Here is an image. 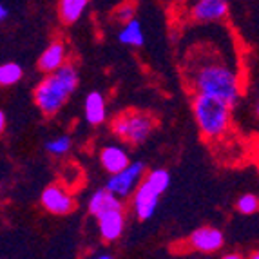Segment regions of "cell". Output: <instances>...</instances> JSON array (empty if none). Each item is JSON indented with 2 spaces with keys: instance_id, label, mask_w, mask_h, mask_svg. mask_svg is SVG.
Returning <instances> with one entry per match:
<instances>
[{
  "instance_id": "cell-10",
  "label": "cell",
  "mask_w": 259,
  "mask_h": 259,
  "mask_svg": "<svg viewBox=\"0 0 259 259\" xmlns=\"http://www.w3.org/2000/svg\"><path fill=\"white\" fill-rule=\"evenodd\" d=\"M96 221H98L100 238L105 243H112L120 239L123 230H125V212H123V208L104 212L96 218Z\"/></svg>"
},
{
  "instance_id": "cell-28",
  "label": "cell",
  "mask_w": 259,
  "mask_h": 259,
  "mask_svg": "<svg viewBox=\"0 0 259 259\" xmlns=\"http://www.w3.org/2000/svg\"><path fill=\"white\" fill-rule=\"evenodd\" d=\"M255 165H257V170H259V154H257V158H255Z\"/></svg>"
},
{
  "instance_id": "cell-12",
  "label": "cell",
  "mask_w": 259,
  "mask_h": 259,
  "mask_svg": "<svg viewBox=\"0 0 259 259\" xmlns=\"http://www.w3.org/2000/svg\"><path fill=\"white\" fill-rule=\"evenodd\" d=\"M100 163L109 174H118L131 165V158L127 151L120 145H105L100 151Z\"/></svg>"
},
{
  "instance_id": "cell-5",
  "label": "cell",
  "mask_w": 259,
  "mask_h": 259,
  "mask_svg": "<svg viewBox=\"0 0 259 259\" xmlns=\"http://www.w3.org/2000/svg\"><path fill=\"white\" fill-rule=\"evenodd\" d=\"M145 176H147L145 163H142V161H131L129 167L123 168L121 172L109 176L107 183H105V189L111 190L112 194L118 196L120 199L133 198L134 190L138 189Z\"/></svg>"
},
{
  "instance_id": "cell-26",
  "label": "cell",
  "mask_w": 259,
  "mask_h": 259,
  "mask_svg": "<svg viewBox=\"0 0 259 259\" xmlns=\"http://www.w3.org/2000/svg\"><path fill=\"white\" fill-rule=\"evenodd\" d=\"M248 259H259V250L257 252H252L250 257H248Z\"/></svg>"
},
{
  "instance_id": "cell-15",
  "label": "cell",
  "mask_w": 259,
  "mask_h": 259,
  "mask_svg": "<svg viewBox=\"0 0 259 259\" xmlns=\"http://www.w3.org/2000/svg\"><path fill=\"white\" fill-rule=\"evenodd\" d=\"M91 0H58V15L60 20L67 26L82 18L83 11L87 9Z\"/></svg>"
},
{
  "instance_id": "cell-19",
  "label": "cell",
  "mask_w": 259,
  "mask_h": 259,
  "mask_svg": "<svg viewBox=\"0 0 259 259\" xmlns=\"http://www.w3.org/2000/svg\"><path fill=\"white\" fill-rule=\"evenodd\" d=\"M236 208L243 216H252V214L259 212V198L255 194H250V192L241 194L236 201Z\"/></svg>"
},
{
  "instance_id": "cell-16",
  "label": "cell",
  "mask_w": 259,
  "mask_h": 259,
  "mask_svg": "<svg viewBox=\"0 0 259 259\" xmlns=\"http://www.w3.org/2000/svg\"><path fill=\"white\" fill-rule=\"evenodd\" d=\"M118 40L123 46H131V48H143L145 44V35H143L142 24L136 18L127 24H123V27L118 33Z\"/></svg>"
},
{
  "instance_id": "cell-27",
  "label": "cell",
  "mask_w": 259,
  "mask_h": 259,
  "mask_svg": "<svg viewBox=\"0 0 259 259\" xmlns=\"http://www.w3.org/2000/svg\"><path fill=\"white\" fill-rule=\"evenodd\" d=\"M255 114H257V118H259V102H257V105H255Z\"/></svg>"
},
{
  "instance_id": "cell-7",
  "label": "cell",
  "mask_w": 259,
  "mask_h": 259,
  "mask_svg": "<svg viewBox=\"0 0 259 259\" xmlns=\"http://www.w3.org/2000/svg\"><path fill=\"white\" fill-rule=\"evenodd\" d=\"M40 203L48 212L55 214V216H65L69 212L74 210V201L73 194L67 192V189L58 183H53V185L46 187L40 194Z\"/></svg>"
},
{
  "instance_id": "cell-25",
  "label": "cell",
  "mask_w": 259,
  "mask_h": 259,
  "mask_svg": "<svg viewBox=\"0 0 259 259\" xmlns=\"http://www.w3.org/2000/svg\"><path fill=\"white\" fill-rule=\"evenodd\" d=\"M95 259H112V255H109V254H100V255H96Z\"/></svg>"
},
{
  "instance_id": "cell-17",
  "label": "cell",
  "mask_w": 259,
  "mask_h": 259,
  "mask_svg": "<svg viewBox=\"0 0 259 259\" xmlns=\"http://www.w3.org/2000/svg\"><path fill=\"white\" fill-rule=\"evenodd\" d=\"M24 76V69L17 62H6V64L0 65V85L9 87L18 83Z\"/></svg>"
},
{
  "instance_id": "cell-6",
  "label": "cell",
  "mask_w": 259,
  "mask_h": 259,
  "mask_svg": "<svg viewBox=\"0 0 259 259\" xmlns=\"http://www.w3.org/2000/svg\"><path fill=\"white\" fill-rule=\"evenodd\" d=\"M185 15L196 24H220L229 17V0H187Z\"/></svg>"
},
{
  "instance_id": "cell-11",
  "label": "cell",
  "mask_w": 259,
  "mask_h": 259,
  "mask_svg": "<svg viewBox=\"0 0 259 259\" xmlns=\"http://www.w3.org/2000/svg\"><path fill=\"white\" fill-rule=\"evenodd\" d=\"M65 64H67V48L62 40H53L38 58V69L46 74L55 73Z\"/></svg>"
},
{
  "instance_id": "cell-9",
  "label": "cell",
  "mask_w": 259,
  "mask_h": 259,
  "mask_svg": "<svg viewBox=\"0 0 259 259\" xmlns=\"http://www.w3.org/2000/svg\"><path fill=\"white\" fill-rule=\"evenodd\" d=\"M225 245V236L216 227H199L189 236V246L201 254L218 252Z\"/></svg>"
},
{
  "instance_id": "cell-13",
  "label": "cell",
  "mask_w": 259,
  "mask_h": 259,
  "mask_svg": "<svg viewBox=\"0 0 259 259\" xmlns=\"http://www.w3.org/2000/svg\"><path fill=\"white\" fill-rule=\"evenodd\" d=\"M83 116L89 125H102L107 120V102L104 95L98 91H91L83 102Z\"/></svg>"
},
{
  "instance_id": "cell-1",
  "label": "cell",
  "mask_w": 259,
  "mask_h": 259,
  "mask_svg": "<svg viewBox=\"0 0 259 259\" xmlns=\"http://www.w3.org/2000/svg\"><path fill=\"white\" fill-rule=\"evenodd\" d=\"M185 76L194 95L214 96L234 107L243 96L241 78L223 53L214 48H196L189 53Z\"/></svg>"
},
{
  "instance_id": "cell-4",
  "label": "cell",
  "mask_w": 259,
  "mask_h": 259,
  "mask_svg": "<svg viewBox=\"0 0 259 259\" xmlns=\"http://www.w3.org/2000/svg\"><path fill=\"white\" fill-rule=\"evenodd\" d=\"M156 129V118L143 111L120 112L111 120V131L131 145L145 143Z\"/></svg>"
},
{
  "instance_id": "cell-21",
  "label": "cell",
  "mask_w": 259,
  "mask_h": 259,
  "mask_svg": "<svg viewBox=\"0 0 259 259\" xmlns=\"http://www.w3.org/2000/svg\"><path fill=\"white\" fill-rule=\"evenodd\" d=\"M114 15H116V20L121 22V24H127V22L134 20V15H136V4L134 2H123L121 6H118L116 11H114Z\"/></svg>"
},
{
  "instance_id": "cell-2",
  "label": "cell",
  "mask_w": 259,
  "mask_h": 259,
  "mask_svg": "<svg viewBox=\"0 0 259 259\" xmlns=\"http://www.w3.org/2000/svg\"><path fill=\"white\" fill-rule=\"evenodd\" d=\"M80 83V74L73 64H65L55 73H49L35 87V104L46 116L60 111L73 96Z\"/></svg>"
},
{
  "instance_id": "cell-20",
  "label": "cell",
  "mask_w": 259,
  "mask_h": 259,
  "mask_svg": "<svg viewBox=\"0 0 259 259\" xmlns=\"http://www.w3.org/2000/svg\"><path fill=\"white\" fill-rule=\"evenodd\" d=\"M145 180H147L160 194H163L165 190L168 189V185H170V176H168V172L165 170V168H154V170L147 172Z\"/></svg>"
},
{
  "instance_id": "cell-18",
  "label": "cell",
  "mask_w": 259,
  "mask_h": 259,
  "mask_svg": "<svg viewBox=\"0 0 259 259\" xmlns=\"http://www.w3.org/2000/svg\"><path fill=\"white\" fill-rule=\"evenodd\" d=\"M73 147V138L69 134H60L46 142V151L51 156H65Z\"/></svg>"
},
{
  "instance_id": "cell-23",
  "label": "cell",
  "mask_w": 259,
  "mask_h": 259,
  "mask_svg": "<svg viewBox=\"0 0 259 259\" xmlns=\"http://www.w3.org/2000/svg\"><path fill=\"white\" fill-rule=\"evenodd\" d=\"M221 259H245L241 254H238V252H229V254H225Z\"/></svg>"
},
{
  "instance_id": "cell-24",
  "label": "cell",
  "mask_w": 259,
  "mask_h": 259,
  "mask_svg": "<svg viewBox=\"0 0 259 259\" xmlns=\"http://www.w3.org/2000/svg\"><path fill=\"white\" fill-rule=\"evenodd\" d=\"M4 129H6V114L4 111H0V134L4 133Z\"/></svg>"
},
{
  "instance_id": "cell-14",
  "label": "cell",
  "mask_w": 259,
  "mask_h": 259,
  "mask_svg": "<svg viewBox=\"0 0 259 259\" xmlns=\"http://www.w3.org/2000/svg\"><path fill=\"white\" fill-rule=\"evenodd\" d=\"M116 208H123L121 199L112 194L111 190H107L105 187L96 190V192H93L89 201H87V210L95 218H98L100 214H104V212L116 210Z\"/></svg>"
},
{
  "instance_id": "cell-8",
  "label": "cell",
  "mask_w": 259,
  "mask_h": 259,
  "mask_svg": "<svg viewBox=\"0 0 259 259\" xmlns=\"http://www.w3.org/2000/svg\"><path fill=\"white\" fill-rule=\"evenodd\" d=\"M161 194L151 183L143 178V182L140 183V187L134 190L133 194V210L136 214L140 221H147L154 216L156 208H158V203H160Z\"/></svg>"
},
{
  "instance_id": "cell-22",
  "label": "cell",
  "mask_w": 259,
  "mask_h": 259,
  "mask_svg": "<svg viewBox=\"0 0 259 259\" xmlns=\"http://www.w3.org/2000/svg\"><path fill=\"white\" fill-rule=\"evenodd\" d=\"M8 15H9V11H8V8H6L2 2H0V22H4L6 18H8Z\"/></svg>"
},
{
  "instance_id": "cell-3",
  "label": "cell",
  "mask_w": 259,
  "mask_h": 259,
  "mask_svg": "<svg viewBox=\"0 0 259 259\" xmlns=\"http://www.w3.org/2000/svg\"><path fill=\"white\" fill-rule=\"evenodd\" d=\"M192 112H194L196 123L203 138L220 140L230 131L232 125V107L227 102L214 96L194 95L192 100Z\"/></svg>"
}]
</instances>
